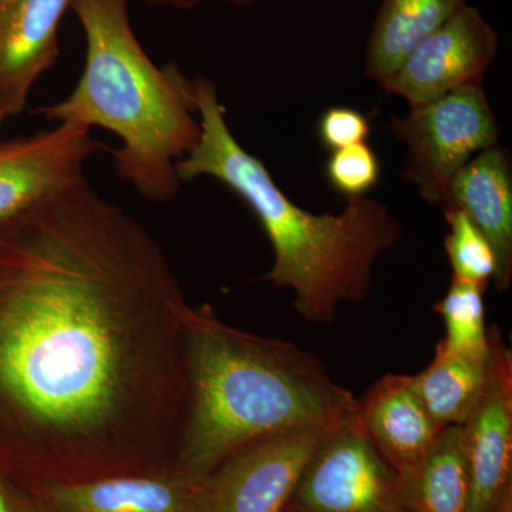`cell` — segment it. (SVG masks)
<instances>
[{"instance_id": "obj_5", "label": "cell", "mask_w": 512, "mask_h": 512, "mask_svg": "<svg viewBox=\"0 0 512 512\" xmlns=\"http://www.w3.org/2000/svg\"><path fill=\"white\" fill-rule=\"evenodd\" d=\"M390 130L407 147L402 180L426 204L443 211L458 171L500 138L483 80L414 107L409 116L394 117Z\"/></svg>"}, {"instance_id": "obj_15", "label": "cell", "mask_w": 512, "mask_h": 512, "mask_svg": "<svg viewBox=\"0 0 512 512\" xmlns=\"http://www.w3.org/2000/svg\"><path fill=\"white\" fill-rule=\"evenodd\" d=\"M467 5L468 0H383L367 40L366 76L382 83L414 46Z\"/></svg>"}, {"instance_id": "obj_4", "label": "cell", "mask_w": 512, "mask_h": 512, "mask_svg": "<svg viewBox=\"0 0 512 512\" xmlns=\"http://www.w3.org/2000/svg\"><path fill=\"white\" fill-rule=\"evenodd\" d=\"M128 0H73L86 36L79 82L63 100L37 113L52 123L103 128L119 138L114 170L148 201L180 191L178 161L197 144L201 127L194 82L177 64L157 66L138 42Z\"/></svg>"}, {"instance_id": "obj_8", "label": "cell", "mask_w": 512, "mask_h": 512, "mask_svg": "<svg viewBox=\"0 0 512 512\" xmlns=\"http://www.w3.org/2000/svg\"><path fill=\"white\" fill-rule=\"evenodd\" d=\"M498 46L500 39L493 26L480 10L467 5L424 37L379 84L387 93L403 97L414 109L483 80Z\"/></svg>"}, {"instance_id": "obj_7", "label": "cell", "mask_w": 512, "mask_h": 512, "mask_svg": "<svg viewBox=\"0 0 512 512\" xmlns=\"http://www.w3.org/2000/svg\"><path fill=\"white\" fill-rule=\"evenodd\" d=\"M338 423L276 434L227 458L202 480L207 512H284L306 464Z\"/></svg>"}, {"instance_id": "obj_18", "label": "cell", "mask_w": 512, "mask_h": 512, "mask_svg": "<svg viewBox=\"0 0 512 512\" xmlns=\"http://www.w3.org/2000/svg\"><path fill=\"white\" fill-rule=\"evenodd\" d=\"M485 286L451 278L436 312L444 320L447 348L467 355L485 356L490 352V336L485 326Z\"/></svg>"}, {"instance_id": "obj_23", "label": "cell", "mask_w": 512, "mask_h": 512, "mask_svg": "<svg viewBox=\"0 0 512 512\" xmlns=\"http://www.w3.org/2000/svg\"><path fill=\"white\" fill-rule=\"evenodd\" d=\"M0 512H25L18 503L8 494V491L0 485Z\"/></svg>"}, {"instance_id": "obj_14", "label": "cell", "mask_w": 512, "mask_h": 512, "mask_svg": "<svg viewBox=\"0 0 512 512\" xmlns=\"http://www.w3.org/2000/svg\"><path fill=\"white\" fill-rule=\"evenodd\" d=\"M511 170L510 153L500 144L477 154L451 181L446 210L464 212L490 241L498 264L494 282L500 291L510 288L512 278Z\"/></svg>"}, {"instance_id": "obj_3", "label": "cell", "mask_w": 512, "mask_h": 512, "mask_svg": "<svg viewBox=\"0 0 512 512\" xmlns=\"http://www.w3.org/2000/svg\"><path fill=\"white\" fill-rule=\"evenodd\" d=\"M185 329L190 400L177 460L185 476L204 480L256 441L356 413V397L292 343L229 326L208 303L190 306Z\"/></svg>"}, {"instance_id": "obj_20", "label": "cell", "mask_w": 512, "mask_h": 512, "mask_svg": "<svg viewBox=\"0 0 512 512\" xmlns=\"http://www.w3.org/2000/svg\"><path fill=\"white\" fill-rule=\"evenodd\" d=\"M382 165L372 146L356 144L332 151L326 163L330 187L346 200L366 197L379 184Z\"/></svg>"}, {"instance_id": "obj_9", "label": "cell", "mask_w": 512, "mask_h": 512, "mask_svg": "<svg viewBox=\"0 0 512 512\" xmlns=\"http://www.w3.org/2000/svg\"><path fill=\"white\" fill-rule=\"evenodd\" d=\"M490 370L461 426L470 474V512H512V355L497 326L488 328Z\"/></svg>"}, {"instance_id": "obj_11", "label": "cell", "mask_w": 512, "mask_h": 512, "mask_svg": "<svg viewBox=\"0 0 512 512\" xmlns=\"http://www.w3.org/2000/svg\"><path fill=\"white\" fill-rule=\"evenodd\" d=\"M40 512H207L202 480L178 470L37 485Z\"/></svg>"}, {"instance_id": "obj_10", "label": "cell", "mask_w": 512, "mask_h": 512, "mask_svg": "<svg viewBox=\"0 0 512 512\" xmlns=\"http://www.w3.org/2000/svg\"><path fill=\"white\" fill-rule=\"evenodd\" d=\"M100 147L92 130L70 123L0 140V222L84 180Z\"/></svg>"}, {"instance_id": "obj_6", "label": "cell", "mask_w": 512, "mask_h": 512, "mask_svg": "<svg viewBox=\"0 0 512 512\" xmlns=\"http://www.w3.org/2000/svg\"><path fill=\"white\" fill-rule=\"evenodd\" d=\"M284 512H407L393 468L356 413L336 424L309 463Z\"/></svg>"}, {"instance_id": "obj_12", "label": "cell", "mask_w": 512, "mask_h": 512, "mask_svg": "<svg viewBox=\"0 0 512 512\" xmlns=\"http://www.w3.org/2000/svg\"><path fill=\"white\" fill-rule=\"evenodd\" d=\"M73 0H0V116L26 109L33 87L59 56V28Z\"/></svg>"}, {"instance_id": "obj_22", "label": "cell", "mask_w": 512, "mask_h": 512, "mask_svg": "<svg viewBox=\"0 0 512 512\" xmlns=\"http://www.w3.org/2000/svg\"><path fill=\"white\" fill-rule=\"evenodd\" d=\"M140 2L148 3V5L170 6L175 9H194L210 2L224 3V5L235 6V8H247V6L258 3L259 0H140Z\"/></svg>"}, {"instance_id": "obj_16", "label": "cell", "mask_w": 512, "mask_h": 512, "mask_svg": "<svg viewBox=\"0 0 512 512\" xmlns=\"http://www.w3.org/2000/svg\"><path fill=\"white\" fill-rule=\"evenodd\" d=\"M407 512H470L471 485L461 426L446 427L419 463L397 474Z\"/></svg>"}, {"instance_id": "obj_24", "label": "cell", "mask_w": 512, "mask_h": 512, "mask_svg": "<svg viewBox=\"0 0 512 512\" xmlns=\"http://www.w3.org/2000/svg\"><path fill=\"white\" fill-rule=\"evenodd\" d=\"M3 123H5V121H3L2 116H0V126H2Z\"/></svg>"}, {"instance_id": "obj_19", "label": "cell", "mask_w": 512, "mask_h": 512, "mask_svg": "<svg viewBox=\"0 0 512 512\" xmlns=\"http://www.w3.org/2000/svg\"><path fill=\"white\" fill-rule=\"evenodd\" d=\"M448 232L444 247L450 262L453 278L487 286L497 275V256L490 241L484 237L464 212H444Z\"/></svg>"}, {"instance_id": "obj_21", "label": "cell", "mask_w": 512, "mask_h": 512, "mask_svg": "<svg viewBox=\"0 0 512 512\" xmlns=\"http://www.w3.org/2000/svg\"><path fill=\"white\" fill-rule=\"evenodd\" d=\"M372 126L362 111L350 107H330L318 121V137L330 151L366 143Z\"/></svg>"}, {"instance_id": "obj_13", "label": "cell", "mask_w": 512, "mask_h": 512, "mask_svg": "<svg viewBox=\"0 0 512 512\" xmlns=\"http://www.w3.org/2000/svg\"><path fill=\"white\" fill-rule=\"evenodd\" d=\"M356 417L396 474L416 466L443 430L431 419L407 375H387L373 384L357 400Z\"/></svg>"}, {"instance_id": "obj_2", "label": "cell", "mask_w": 512, "mask_h": 512, "mask_svg": "<svg viewBox=\"0 0 512 512\" xmlns=\"http://www.w3.org/2000/svg\"><path fill=\"white\" fill-rule=\"evenodd\" d=\"M192 82L201 133L178 161L181 184L214 178L238 195L274 249V264L262 281L291 289L303 319L332 323L342 303L369 296L377 259L402 239V225L387 205L367 197L348 200L339 214L303 210L234 136L214 83L201 76Z\"/></svg>"}, {"instance_id": "obj_17", "label": "cell", "mask_w": 512, "mask_h": 512, "mask_svg": "<svg viewBox=\"0 0 512 512\" xmlns=\"http://www.w3.org/2000/svg\"><path fill=\"white\" fill-rule=\"evenodd\" d=\"M490 370V352L467 355L437 343L426 369L412 376L414 390L440 427L463 426L480 400Z\"/></svg>"}, {"instance_id": "obj_1", "label": "cell", "mask_w": 512, "mask_h": 512, "mask_svg": "<svg viewBox=\"0 0 512 512\" xmlns=\"http://www.w3.org/2000/svg\"><path fill=\"white\" fill-rule=\"evenodd\" d=\"M190 306L86 178L0 222V437L36 487L177 470Z\"/></svg>"}]
</instances>
